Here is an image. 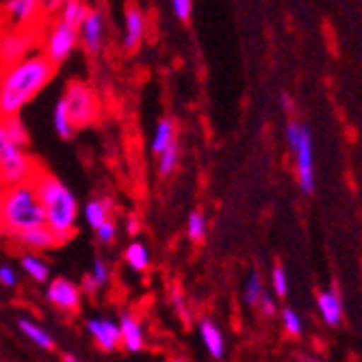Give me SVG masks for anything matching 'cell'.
I'll use <instances>...</instances> for the list:
<instances>
[{"mask_svg": "<svg viewBox=\"0 0 362 362\" xmlns=\"http://www.w3.org/2000/svg\"><path fill=\"white\" fill-rule=\"evenodd\" d=\"M57 65L50 63L42 52L0 70V117L20 115L54 78Z\"/></svg>", "mask_w": 362, "mask_h": 362, "instance_id": "6da1fadb", "label": "cell"}, {"mask_svg": "<svg viewBox=\"0 0 362 362\" xmlns=\"http://www.w3.org/2000/svg\"><path fill=\"white\" fill-rule=\"evenodd\" d=\"M33 185H35L44 206L46 228L57 237L59 243H68L76 233L78 215H81V204L76 200V195L68 185L44 170H40L37 176L33 178Z\"/></svg>", "mask_w": 362, "mask_h": 362, "instance_id": "7a4b0ae2", "label": "cell"}, {"mask_svg": "<svg viewBox=\"0 0 362 362\" xmlns=\"http://www.w3.org/2000/svg\"><path fill=\"white\" fill-rule=\"evenodd\" d=\"M0 204H3L5 233L9 237L46 226L44 206H42V200L33 180L24 185H16V187H7L5 193L0 195Z\"/></svg>", "mask_w": 362, "mask_h": 362, "instance_id": "3957f363", "label": "cell"}, {"mask_svg": "<svg viewBox=\"0 0 362 362\" xmlns=\"http://www.w3.org/2000/svg\"><path fill=\"white\" fill-rule=\"evenodd\" d=\"M37 163L28 154V150L20 144H16L0 117V180L5 187H16L30 182L37 176Z\"/></svg>", "mask_w": 362, "mask_h": 362, "instance_id": "277c9868", "label": "cell"}, {"mask_svg": "<svg viewBox=\"0 0 362 362\" xmlns=\"http://www.w3.org/2000/svg\"><path fill=\"white\" fill-rule=\"evenodd\" d=\"M42 54L54 63L61 65L68 61L81 46V35H78V28L63 22L59 18H54L52 22L46 24L44 28V35H42Z\"/></svg>", "mask_w": 362, "mask_h": 362, "instance_id": "5b68a950", "label": "cell"}, {"mask_svg": "<svg viewBox=\"0 0 362 362\" xmlns=\"http://www.w3.org/2000/svg\"><path fill=\"white\" fill-rule=\"evenodd\" d=\"M61 98L65 100V107H68L70 119L76 130L91 126L98 119V115H100V100H98V93L85 81H72L68 87H65Z\"/></svg>", "mask_w": 362, "mask_h": 362, "instance_id": "8992f818", "label": "cell"}, {"mask_svg": "<svg viewBox=\"0 0 362 362\" xmlns=\"http://www.w3.org/2000/svg\"><path fill=\"white\" fill-rule=\"evenodd\" d=\"M37 30H22V28H0V68H9V65L26 59L33 54L35 46L42 42Z\"/></svg>", "mask_w": 362, "mask_h": 362, "instance_id": "52a82bcc", "label": "cell"}, {"mask_svg": "<svg viewBox=\"0 0 362 362\" xmlns=\"http://www.w3.org/2000/svg\"><path fill=\"white\" fill-rule=\"evenodd\" d=\"M44 20L42 0H0V22L7 28L35 30Z\"/></svg>", "mask_w": 362, "mask_h": 362, "instance_id": "ba28073f", "label": "cell"}, {"mask_svg": "<svg viewBox=\"0 0 362 362\" xmlns=\"http://www.w3.org/2000/svg\"><path fill=\"white\" fill-rule=\"evenodd\" d=\"M295 154V168H298V182L304 193L315 191V146H313V135L310 128L304 126L300 141L291 150Z\"/></svg>", "mask_w": 362, "mask_h": 362, "instance_id": "9c48e42d", "label": "cell"}, {"mask_svg": "<svg viewBox=\"0 0 362 362\" xmlns=\"http://www.w3.org/2000/svg\"><path fill=\"white\" fill-rule=\"evenodd\" d=\"M78 35H81V46L87 54L95 57L105 50L107 44V18L103 13V9L91 7L89 16L85 18V22L78 26Z\"/></svg>", "mask_w": 362, "mask_h": 362, "instance_id": "30bf717a", "label": "cell"}, {"mask_svg": "<svg viewBox=\"0 0 362 362\" xmlns=\"http://www.w3.org/2000/svg\"><path fill=\"white\" fill-rule=\"evenodd\" d=\"M83 291L68 278H54L46 286V300L63 313H76L81 308Z\"/></svg>", "mask_w": 362, "mask_h": 362, "instance_id": "8fae6325", "label": "cell"}, {"mask_svg": "<svg viewBox=\"0 0 362 362\" xmlns=\"http://www.w3.org/2000/svg\"><path fill=\"white\" fill-rule=\"evenodd\" d=\"M85 330L93 339V343L100 347L103 351H113L122 343L119 323L109 319V317H91V319H87Z\"/></svg>", "mask_w": 362, "mask_h": 362, "instance_id": "7c38bea8", "label": "cell"}, {"mask_svg": "<svg viewBox=\"0 0 362 362\" xmlns=\"http://www.w3.org/2000/svg\"><path fill=\"white\" fill-rule=\"evenodd\" d=\"M146 13L141 11L139 5H128L124 11V35H122V46L128 52L139 50L144 37H146Z\"/></svg>", "mask_w": 362, "mask_h": 362, "instance_id": "4fadbf2b", "label": "cell"}, {"mask_svg": "<svg viewBox=\"0 0 362 362\" xmlns=\"http://www.w3.org/2000/svg\"><path fill=\"white\" fill-rule=\"evenodd\" d=\"M119 330H122V347L128 354H139L146 345V337H144V325L141 321L130 315V313H122L119 315Z\"/></svg>", "mask_w": 362, "mask_h": 362, "instance_id": "5bb4252c", "label": "cell"}, {"mask_svg": "<svg viewBox=\"0 0 362 362\" xmlns=\"http://www.w3.org/2000/svg\"><path fill=\"white\" fill-rule=\"evenodd\" d=\"M13 239L18 241L20 247H24L26 252H33V254H40V252H46V250L59 245L57 237L50 233L46 226L44 228H35V230H28V233H22V235H16Z\"/></svg>", "mask_w": 362, "mask_h": 362, "instance_id": "9a60e30c", "label": "cell"}, {"mask_svg": "<svg viewBox=\"0 0 362 362\" xmlns=\"http://www.w3.org/2000/svg\"><path fill=\"white\" fill-rule=\"evenodd\" d=\"M197 334H200V341L202 345L206 347L209 356L219 360L223 358L226 354V341H223V334L219 327L211 321V319H202L200 325H197Z\"/></svg>", "mask_w": 362, "mask_h": 362, "instance_id": "2e32d148", "label": "cell"}, {"mask_svg": "<svg viewBox=\"0 0 362 362\" xmlns=\"http://www.w3.org/2000/svg\"><path fill=\"white\" fill-rule=\"evenodd\" d=\"M18 330L35 347H40L44 351H52L54 349V337L46 330L44 325H40L37 321L22 317V319H18Z\"/></svg>", "mask_w": 362, "mask_h": 362, "instance_id": "e0dca14e", "label": "cell"}, {"mask_svg": "<svg viewBox=\"0 0 362 362\" xmlns=\"http://www.w3.org/2000/svg\"><path fill=\"white\" fill-rule=\"evenodd\" d=\"M317 306L321 313V319L330 325L337 327L343 321V304L341 298L337 295V291H321L319 298H317Z\"/></svg>", "mask_w": 362, "mask_h": 362, "instance_id": "ac0fdd59", "label": "cell"}, {"mask_svg": "<svg viewBox=\"0 0 362 362\" xmlns=\"http://www.w3.org/2000/svg\"><path fill=\"white\" fill-rule=\"evenodd\" d=\"M111 211H113V202L109 200V197H93V200H89L85 204V221H87V226L95 233L98 228L111 219Z\"/></svg>", "mask_w": 362, "mask_h": 362, "instance_id": "d6986e66", "label": "cell"}, {"mask_svg": "<svg viewBox=\"0 0 362 362\" xmlns=\"http://www.w3.org/2000/svg\"><path fill=\"white\" fill-rule=\"evenodd\" d=\"M174 144H178L176 141V124H174L172 117H163L156 124V128H154V137H152L150 148H152V152L156 156H160L163 152H165L168 148H172Z\"/></svg>", "mask_w": 362, "mask_h": 362, "instance_id": "ffe728a7", "label": "cell"}, {"mask_svg": "<svg viewBox=\"0 0 362 362\" xmlns=\"http://www.w3.org/2000/svg\"><path fill=\"white\" fill-rule=\"evenodd\" d=\"M20 267L22 272L33 280V282H48L50 280V267L48 262L40 256V254H33V252H24L20 256Z\"/></svg>", "mask_w": 362, "mask_h": 362, "instance_id": "44dd1931", "label": "cell"}, {"mask_svg": "<svg viewBox=\"0 0 362 362\" xmlns=\"http://www.w3.org/2000/svg\"><path fill=\"white\" fill-rule=\"evenodd\" d=\"M52 126H54V133L65 139V141H70L74 139V133H76V128L70 119V113H68V107H65V100L63 98H59L54 109H52Z\"/></svg>", "mask_w": 362, "mask_h": 362, "instance_id": "7402d4cb", "label": "cell"}, {"mask_svg": "<svg viewBox=\"0 0 362 362\" xmlns=\"http://www.w3.org/2000/svg\"><path fill=\"white\" fill-rule=\"evenodd\" d=\"M124 260H126V265L133 272L144 274L150 267L152 256H150V250L141 241H133L126 247V252H124Z\"/></svg>", "mask_w": 362, "mask_h": 362, "instance_id": "603a6c76", "label": "cell"}, {"mask_svg": "<svg viewBox=\"0 0 362 362\" xmlns=\"http://www.w3.org/2000/svg\"><path fill=\"white\" fill-rule=\"evenodd\" d=\"M89 11H91V5L87 3V0H68L65 7H63V11L59 13V20L78 28L85 22V18L89 16Z\"/></svg>", "mask_w": 362, "mask_h": 362, "instance_id": "cb8c5ba5", "label": "cell"}, {"mask_svg": "<svg viewBox=\"0 0 362 362\" xmlns=\"http://www.w3.org/2000/svg\"><path fill=\"white\" fill-rule=\"evenodd\" d=\"M156 158H158V174H160L163 178L172 176V174L176 172V168H178V158H180L178 144H174L172 148H168L165 152H163L160 156H156Z\"/></svg>", "mask_w": 362, "mask_h": 362, "instance_id": "d4e9b609", "label": "cell"}, {"mask_svg": "<svg viewBox=\"0 0 362 362\" xmlns=\"http://www.w3.org/2000/svg\"><path fill=\"white\" fill-rule=\"evenodd\" d=\"M3 124H5V128H7L9 137H11L16 144H20V146H24V148H28V130H26V124L20 119V115L3 117Z\"/></svg>", "mask_w": 362, "mask_h": 362, "instance_id": "484cf974", "label": "cell"}, {"mask_svg": "<svg viewBox=\"0 0 362 362\" xmlns=\"http://www.w3.org/2000/svg\"><path fill=\"white\" fill-rule=\"evenodd\" d=\"M262 295H265V288H262V280H260L258 274H252L247 278L245 286H243V300H245V304L247 306H258Z\"/></svg>", "mask_w": 362, "mask_h": 362, "instance_id": "4316f807", "label": "cell"}, {"mask_svg": "<svg viewBox=\"0 0 362 362\" xmlns=\"http://www.w3.org/2000/svg\"><path fill=\"white\" fill-rule=\"evenodd\" d=\"M187 235L191 241H202L204 235H206V217L200 213V211H193L189 213V219H187Z\"/></svg>", "mask_w": 362, "mask_h": 362, "instance_id": "83f0119b", "label": "cell"}, {"mask_svg": "<svg viewBox=\"0 0 362 362\" xmlns=\"http://www.w3.org/2000/svg\"><path fill=\"white\" fill-rule=\"evenodd\" d=\"M89 276L93 278V282L98 284V288H105L109 284V278H111V269L107 262L100 258V256H95L93 262H91V269H89Z\"/></svg>", "mask_w": 362, "mask_h": 362, "instance_id": "f1b7e54d", "label": "cell"}, {"mask_svg": "<svg viewBox=\"0 0 362 362\" xmlns=\"http://www.w3.org/2000/svg\"><path fill=\"white\" fill-rule=\"evenodd\" d=\"M282 323L286 327V332L293 334V337H300L302 330H304V323H302V317L295 313L293 308H284L282 310Z\"/></svg>", "mask_w": 362, "mask_h": 362, "instance_id": "f546056e", "label": "cell"}, {"mask_svg": "<svg viewBox=\"0 0 362 362\" xmlns=\"http://www.w3.org/2000/svg\"><path fill=\"white\" fill-rule=\"evenodd\" d=\"M272 286H274L276 298H284V295H286V291H288V280H286L284 267H280V265L274 267V272H272Z\"/></svg>", "mask_w": 362, "mask_h": 362, "instance_id": "4dcf8cb0", "label": "cell"}, {"mask_svg": "<svg viewBox=\"0 0 362 362\" xmlns=\"http://www.w3.org/2000/svg\"><path fill=\"white\" fill-rule=\"evenodd\" d=\"M95 237H98V241L105 243V245L113 243V241H115V237H117V226H115V221H113V219H109L107 223H103L100 228L95 230Z\"/></svg>", "mask_w": 362, "mask_h": 362, "instance_id": "1f68e13d", "label": "cell"}, {"mask_svg": "<svg viewBox=\"0 0 362 362\" xmlns=\"http://www.w3.org/2000/svg\"><path fill=\"white\" fill-rule=\"evenodd\" d=\"M65 3H68V0H42V13H44V18L46 20L59 18V13L63 11Z\"/></svg>", "mask_w": 362, "mask_h": 362, "instance_id": "d6a6232c", "label": "cell"}, {"mask_svg": "<svg viewBox=\"0 0 362 362\" xmlns=\"http://www.w3.org/2000/svg\"><path fill=\"white\" fill-rule=\"evenodd\" d=\"M0 284H3L5 288H16L20 284V276L16 274L13 267L9 265H0Z\"/></svg>", "mask_w": 362, "mask_h": 362, "instance_id": "836d02e7", "label": "cell"}, {"mask_svg": "<svg viewBox=\"0 0 362 362\" xmlns=\"http://www.w3.org/2000/svg\"><path fill=\"white\" fill-rule=\"evenodd\" d=\"M172 11L176 13L178 20L187 22L193 11V0H172Z\"/></svg>", "mask_w": 362, "mask_h": 362, "instance_id": "e575fe53", "label": "cell"}, {"mask_svg": "<svg viewBox=\"0 0 362 362\" xmlns=\"http://www.w3.org/2000/svg\"><path fill=\"white\" fill-rule=\"evenodd\" d=\"M258 308L262 310V315H265V317H274L276 315V300L272 298V295L269 293H265V295H262V298H260V302H258Z\"/></svg>", "mask_w": 362, "mask_h": 362, "instance_id": "d590c367", "label": "cell"}, {"mask_svg": "<svg viewBox=\"0 0 362 362\" xmlns=\"http://www.w3.org/2000/svg\"><path fill=\"white\" fill-rule=\"evenodd\" d=\"M139 230H141L139 219H137L135 215H130V217L126 219V233H128L130 237H137V235H139Z\"/></svg>", "mask_w": 362, "mask_h": 362, "instance_id": "8d00e7d4", "label": "cell"}, {"mask_svg": "<svg viewBox=\"0 0 362 362\" xmlns=\"http://www.w3.org/2000/svg\"><path fill=\"white\" fill-rule=\"evenodd\" d=\"M81 291L87 293V295H93L95 291H100V288H98V284L93 282V278H91L89 274H85L83 280H81Z\"/></svg>", "mask_w": 362, "mask_h": 362, "instance_id": "74e56055", "label": "cell"}, {"mask_svg": "<svg viewBox=\"0 0 362 362\" xmlns=\"http://www.w3.org/2000/svg\"><path fill=\"white\" fill-rule=\"evenodd\" d=\"M63 362H81V360H78L74 354H65V356H63Z\"/></svg>", "mask_w": 362, "mask_h": 362, "instance_id": "f35d334b", "label": "cell"}, {"mask_svg": "<svg viewBox=\"0 0 362 362\" xmlns=\"http://www.w3.org/2000/svg\"><path fill=\"white\" fill-rule=\"evenodd\" d=\"M282 105H284V109H288V107H291V98H288L286 93H282Z\"/></svg>", "mask_w": 362, "mask_h": 362, "instance_id": "ab89813d", "label": "cell"}, {"mask_svg": "<svg viewBox=\"0 0 362 362\" xmlns=\"http://www.w3.org/2000/svg\"><path fill=\"white\" fill-rule=\"evenodd\" d=\"M0 233H5V221H3V204H0Z\"/></svg>", "mask_w": 362, "mask_h": 362, "instance_id": "60d3db41", "label": "cell"}, {"mask_svg": "<svg viewBox=\"0 0 362 362\" xmlns=\"http://www.w3.org/2000/svg\"><path fill=\"white\" fill-rule=\"evenodd\" d=\"M5 189H7V187H5V182H3V180H0V195H3V193H5Z\"/></svg>", "mask_w": 362, "mask_h": 362, "instance_id": "b9f144b4", "label": "cell"}, {"mask_svg": "<svg viewBox=\"0 0 362 362\" xmlns=\"http://www.w3.org/2000/svg\"><path fill=\"white\" fill-rule=\"evenodd\" d=\"M174 362H185V360H174Z\"/></svg>", "mask_w": 362, "mask_h": 362, "instance_id": "7bdbcfd3", "label": "cell"}]
</instances>
